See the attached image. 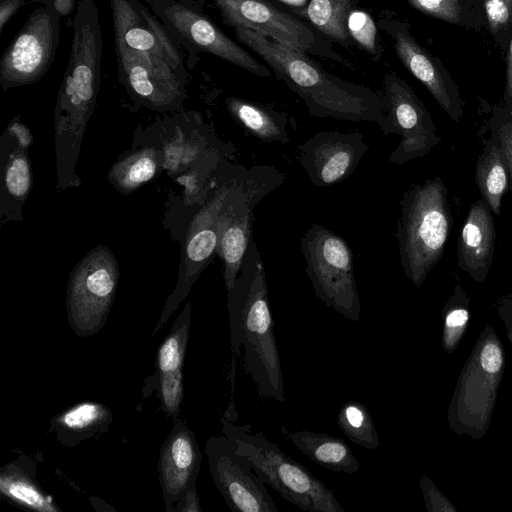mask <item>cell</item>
<instances>
[{
	"label": "cell",
	"mask_w": 512,
	"mask_h": 512,
	"mask_svg": "<svg viewBox=\"0 0 512 512\" xmlns=\"http://www.w3.org/2000/svg\"><path fill=\"white\" fill-rule=\"evenodd\" d=\"M116 53L121 81L143 105L167 110L181 104L185 97L184 74L149 54L119 46Z\"/></svg>",
	"instance_id": "14"
},
{
	"label": "cell",
	"mask_w": 512,
	"mask_h": 512,
	"mask_svg": "<svg viewBox=\"0 0 512 512\" xmlns=\"http://www.w3.org/2000/svg\"><path fill=\"white\" fill-rule=\"evenodd\" d=\"M119 279L111 250L103 245L90 250L72 270L67 289L68 319L79 336L96 333L105 323Z\"/></svg>",
	"instance_id": "7"
},
{
	"label": "cell",
	"mask_w": 512,
	"mask_h": 512,
	"mask_svg": "<svg viewBox=\"0 0 512 512\" xmlns=\"http://www.w3.org/2000/svg\"><path fill=\"white\" fill-rule=\"evenodd\" d=\"M389 134L400 137L388 161L401 165L428 155L441 141L431 114L408 83L393 71L384 75Z\"/></svg>",
	"instance_id": "9"
},
{
	"label": "cell",
	"mask_w": 512,
	"mask_h": 512,
	"mask_svg": "<svg viewBox=\"0 0 512 512\" xmlns=\"http://www.w3.org/2000/svg\"><path fill=\"white\" fill-rule=\"evenodd\" d=\"M379 24L392 38L394 50L405 68L425 86L442 110L459 123L464 114L460 90L442 61L417 42L409 23L384 17Z\"/></svg>",
	"instance_id": "12"
},
{
	"label": "cell",
	"mask_w": 512,
	"mask_h": 512,
	"mask_svg": "<svg viewBox=\"0 0 512 512\" xmlns=\"http://www.w3.org/2000/svg\"><path fill=\"white\" fill-rule=\"evenodd\" d=\"M206 452L216 487L234 512H278L265 482L227 436L209 439Z\"/></svg>",
	"instance_id": "11"
},
{
	"label": "cell",
	"mask_w": 512,
	"mask_h": 512,
	"mask_svg": "<svg viewBox=\"0 0 512 512\" xmlns=\"http://www.w3.org/2000/svg\"><path fill=\"white\" fill-rule=\"evenodd\" d=\"M25 3V0H1L0 1V34L5 25Z\"/></svg>",
	"instance_id": "37"
},
{
	"label": "cell",
	"mask_w": 512,
	"mask_h": 512,
	"mask_svg": "<svg viewBox=\"0 0 512 512\" xmlns=\"http://www.w3.org/2000/svg\"><path fill=\"white\" fill-rule=\"evenodd\" d=\"M300 248L315 295L346 319L358 321L361 303L349 244L328 228L312 224L301 238Z\"/></svg>",
	"instance_id": "6"
},
{
	"label": "cell",
	"mask_w": 512,
	"mask_h": 512,
	"mask_svg": "<svg viewBox=\"0 0 512 512\" xmlns=\"http://www.w3.org/2000/svg\"><path fill=\"white\" fill-rule=\"evenodd\" d=\"M159 163L160 156L155 149H141L115 163L109 171V179L119 190L129 193L152 179Z\"/></svg>",
	"instance_id": "24"
},
{
	"label": "cell",
	"mask_w": 512,
	"mask_h": 512,
	"mask_svg": "<svg viewBox=\"0 0 512 512\" xmlns=\"http://www.w3.org/2000/svg\"><path fill=\"white\" fill-rule=\"evenodd\" d=\"M160 397L168 413L178 412L183 398L181 369L160 374Z\"/></svg>",
	"instance_id": "34"
},
{
	"label": "cell",
	"mask_w": 512,
	"mask_h": 512,
	"mask_svg": "<svg viewBox=\"0 0 512 512\" xmlns=\"http://www.w3.org/2000/svg\"><path fill=\"white\" fill-rule=\"evenodd\" d=\"M108 414V409L99 403L83 402L64 412L58 423L69 430H84L102 423Z\"/></svg>",
	"instance_id": "31"
},
{
	"label": "cell",
	"mask_w": 512,
	"mask_h": 512,
	"mask_svg": "<svg viewBox=\"0 0 512 512\" xmlns=\"http://www.w3.org/2000/svg\"><path fill=\"white\" fill-rule=\"evenodd\" d=\"M200 461L201 453L192 432L184 425L175 427L163 447L159 464L167 504L181 500L195 484Z\"/></svg>",
	"instance_id": "19"
},
{
	"label": "cell",
	"mask_w": 512,
	"mask_h": 512,
	"mask_svg": "<svg viewBox=\"0 0 512 512\" xmlns=\"http://www.w3.org/2000/svg\"><path fill=\"white\" fill-rule=\"evenodd\" d=\"M240 42L256 52L316 117L374 122L389 134L383 95L329 74L305 53L259 32L236 27Z\"/></svg>",
	"instance_id": "1"
},
{
	"label": "cell",
	"mask_w": 512,
	"mask_h": 512,
	"mask_svg": "<svg viewBox=\"0 0 512 512\" xmlns=\"http://www.w3.org/2000/svg\"><path fill=\"white\" fill-rule=\"evenodd\" d=\"M0 490L13 502L28 509L40 512L59 511L52 498L17 469L2 472Z\"/></svg>",
	"instance_id": "26"
},
{
	"label": "cell",
	"mask_w": 512,
	"mask_h": 512,
	"mask_svg": "<svg viewBox=\"0 0 512 512\" xmlns=\"http://www.w3.org/2000/svg\"><path fill=\"white\" fill-rule=\"evenodd\" d=\"M237 167L238 165L232 166V169L227 171L208 201L193 218L186 237L176 288L169 296L154 332L168 320L180 302L187 296L194 282L217 252L218 217Z\"/></svg>",
	"instance_id": "10"
},
{
	"label": "cell",
	"mask_w": 512,
	"mask_h": 512,
	"mask_svg": "<svg viewBox=\"0 0 512 512\" xmlns=\"http://www.w3.org/2000/svg\"><path fill=\"white\" fill-rule=\"evenodd\" d=\"M347 29L353 39L371 55L377 54L376 26L371 16L361 10H351L347 18Z\"/></svg>",
	"instance_id": "33"
},
{
	"label": "cell",
	"mask_w": 512,
	"mask_h": 512,
	"mask_svg": "<svg viewBox=\"0 0 512 512\" xmlns=\"http://www.w3.org/2000/svg\"><path fill=\"white\" fill-rule=\"evenodd\" d=\"M110 3L116 46L160 58L184 74L178 50L139 0H110Z\"/></svg>",
	"instance_id": "17"
},
{
	"label": "cell",
	"mask_w": 512,
	"mask_h": 512,
	"mask_svg": "<svg viewBox=\"0 0 512 512\" xmlns=\"http://www.w3.org/2000/svg\"><path fill=\"white\" fill-rule=\"evenodd\" d=\"M281 433L306 457L320 466L347 474H355L360 469L358 459L341 438L312 431L291 432L286 426L281 427Z\"/></svg>",
	"instance_id": "20"
},
{
	"label": "cell",
	"mask_w": 512,
	"mask_h": 512,
	"mask_svg": "<svg viewBox=\"0 0 512 512\" xmlns=\"http://www.w3.org/2000/svg\"><path fill=\"white\" fill-rule=\"evenodd\" d=\"M488 129L501 146L512 187V112L503 105L497 106L488 121Z\"/></svg>",
	"instance_id": "32"
},
{
	"label": "cell",
	"mask_w": 512,
	"mask_h": 512,
	"mask_svg": "<svg viewBox=\"0 0 512 512\" xmlns=\"http://www.w3.org/2000/svg\"><path fill=\"white\" fill-rule=\"evenodd\" d=\"M76 0H51L50 6L59 16H68L75 7Z\"/></svg>",
	"instance_id": "40"
},
{
	"label": "cell",
	"mask_w": 512,
	"mask_h": 512,
	"mask_svg": "<svg viewBox=\"0 0 512 512\" xmlns=\"http://www.w3.org/2000/svg\"><path fill=\"white\" fill-rule=\"evenodd\" d=\"M496 231L492 211L481 198L474 202L457 243V264L476 281L485 279L493 263Z\"/></svg>",
	"instance_id": "18"
},
{
	"label": "cell",
	"mask_w": 512,
	"mask_h": 512,
	"mask_svg": "<svg viewBox=\"0 0 512 512\" xmlns=\"http://www.w3.org/2000/svg\"><path fill=\"white\" fill-rule=\"evenodd\" d=\"M502 105L512 112V38L506 50L505 84Z\"/></svg>",
	"instance_id": "36"
},
{
	"label": "cell",
	"mask_w": 512,
	"mask_h": 512,
	"mask_svg": "<svg viewBox=\"0 0 512 512\" xmlns=\"http://www.w3.org/2000/svg\"><path fill=\"white\" fill-rule=\"evenodd\" d=\"M230 26L271 37L303 53H321L315 34L266 0H213Z\"/></svg>",
	"instance_id": "16"
},
{
	"label": "cell",
	"mask_w": 512,
	"mask_h": 512,
	"mask_svg": "<svg viewBox=\"0 0 512 512\" xmlns=\"http://www.w3.org/2000/svg\"><path fill=\"white\" fill-rule=\"evenodd\" d=\"M230 339L233 352L232 387L235 357L244 347V369L264 400L285 402L284 380L268 300L265 267L255 241L245 253L234 287L227 292Z\"/></svg>",
	"instance_id": "2"
},
{
	"label": "cell",
	"mask_w": 512,
	"mask_h": 512,
	"mask_svg": "<svg viewBox=\"0 0 512 512\" xmlns=\"http://www.w3.org/2000/svg\"><path fill=\"white\" fill-rule=\"evenodd\" d=\"M191 304L185 309L172 326L170 333L158 351V369L161 373L182 368L190 326Z\"/></svg>",
	"instance_id": "28"
},
{
	"label": "cell",
	"mask_w": 512,
	"mask_h": 512,
	"mask_svg": "<svg viewBox=\"0 0 512 512\" xmlns=\"http://www.w3.org/2000/svg\"><path fill=\"white\" fill-rule=\"evenodd\" d=\"M8 133L14 137L17 144L23 149L27 148L32 143V136L29 130L19 122L11 123L7 129Z\"/></svg>",
	"instance_id": "38"
},
{
	"label": "cell",
	"mask_w": 512,
	"mask_h": 512,
	"mask_svg": "<svg viewBox=\"0 0 512 512\" xmlns=\"http://www.w3.org/2000/svg\"><path fill=\"white\" fill-rule=\"evenodd\" d=\"M337 422L353 443L370 450L379 446V436L372 415L361 402H346L338 413Z\"/></svg>",
	"instance_id": "27"
},
{
	"label": "cell",
	"mask_w": 512,
	"mask_h": 512,
	"mask_svg": "<svg viewBox=\"0 0 512 512\" xmlns=\"http://www.w3.org/2000/svg\"><path fill=\"white\" fill-rule=\"evenodd\" d=\"M353 0H310L306 17L322 33L342 43L349 42L347 18Z\"/></svg>",
	"instance_id": "25"
},
{
	"label": "cell",
	"mask_w": 512,
	"mask_h": 512,
	"mask_svg": "<svg viewBox=\"0 0 512 512\" xmlns=\"http://www.w3.org/2000/svg\"><path fill=\"white\" fill-rule=\"evenodd\" d=\"M486 30L500 50L512 38V0H481Z\"/></svg>",
	"instance_id": "30"
},
{
	"label": "cell",
	"mask_w": 512,
	"mask_h": 512,
	"mask_svg": "<svg viewBox=\"0 0 512 512\" xmlns=\"http://www.w3.org/2000/svg\"><path fill=\"white\" fill-rule=\"evenodd\" d=\"M231 402L222 419L223 433L234 443L238 453L246 457L266 485L302 510L309 512H345L331 489L307 468L285 454L262 432L250 424L238 425Z\"/></svg>",
	"instance_id": "4"
},
{
	"label": "cell",
	"mask_w": 512,
	"mask_h": 512,
	"mask_svg": "<svg viewBox=\"0 0 512 512\" xmlns=\"http://www.w3.org/2000/svg\"><path fill=\"white\" fill-rule=\"evenodd\" d=\"M32 185L31 166L27 154L21 146H17L9 155L4 170L3 189L6 195L15 202H23L27 198Z\"/></svg>",
	"instance_id": "29"
},
{
	"label": "cell",
	"mask_w": 512,
	"mask_h": 512,
	"mask_svg": "<svg viewBox=\"0 0 512 512\" xmlns=\"http://www.w3.org/2000/svg\"><path fill=\"white\" fill-rule=\"evenodd\" d=\"M177 35L194 48L211 53L260 77L269 70L228 38L202 14L171 0H147Z\"/></svg>",
	"instance_id": "15"
},
{
	"label": "cell",
	"mask_w": 512,
	"mask_h": 512,
	"mask_svg": "<svg viewBox=\"0 0 512 512\" xmlns=\"http://www.w3.org/2000/svg\"><path fill=\"white\" fill-rule=\"evenodd\" d=\"M184 502V506L179 510L184 512H200L199 499L196 493L195 484L188 488L185 495L181 499Z\"/></svg>",
	"instance_id": "39"
},
{
	"label": "cell",
	"mask_w": 512,
	"mask_h": 512,
	"mask_svg": "<svg viewBox=\"0 0 512 512\" xmlns=\"http://www.w3.org/2000/svg\"><path fill=\"white\" fill-rule=\"evenodd\" d=\"M468 321V312L459 308L451 311L446 316L444 330V344L447 349H451L457 343L458 339L464 332Z\"/></svg>",
	"instance_id": "35"
},
{
	"label": "cell",
	"mask_w": 512,
	"mask_h": 512,
	"mask_svg": "<svg viewBox=\"0 0 512 512\" xmlns=\"http://www.w3.org/2000/svg\"><path fill=\"white\" fill-rule=\"evenodd\" d=\"M397 225L400 264L405 276L420 287L442 258L452 216L448 191L440 177L412 184L400 201Z\"/></svg>",
	"instance_id": "3"
},
{
	"label": "cell",
	"mask_w": 512,
	"mask_h": 512,
	"mask_svg": "<svg viewBox=\"0 0 512 512\" xmlns=\"http://www.w3.org/2000/svg\"><path fill=\"white\" fill-rule=\"evenodd\" d=\"M59 15L48 5L32 11L0 61L5 91L39 81L50 68L59 40Z\"/></svg>",
	"instance_id": "8"
},
{
	"label": "cell",
	"mask_w": 512,
	"mask_h": 512,
	"mask_svg": "<svg viewBox=\"0 0 512 512\" xmlns=\"http://www.w3.org/2000/svg\"><path fill=\"white\" fill-rule=\"evenodd\" d=\"M359 131H320L297 147V160L311 183L327 187L347 179L368 151Z\"/></svg>",
	"instance_id": "13"
},
{
	"label": "cell",
	"mask_w": 512,
	"mask_h": 512,
	"mask_svg": "<svg viewBox=\"0 0 512 512\" xmlns=\"http://www.w3.org/2000/svg\"><path fill=\"white\" fill-rule=\"evenodd\" d=\"M285 174L270 165L237 167L218 217L217 253L223 261L227 292L234 287L252 240L253 210L272 191L285 182Z\"/></svg>",
	"instance_id": "5"
},
{
	"label": "cell",
	"mask_w": 512,
	"mask_h": 512,
	"mask_svg": "<svg viewBox=\"0 0 512 512\" xmlns=\"http://www.w3.org/2000/svg\"><path fill=\"white\" fill-rule=\"evenodd\" d=\"M227 110L250 134L263 142L288 143L287 118L284 114L253 101L229 97Z\"/></svg>",
	"instance_id": "22"
},
{
	"label": "cell",
	"mask_w": 512,
	"mask_h": 512,
	"mask_svg": "<svg viewBox=\"0 0 512 512\" xmlns=\"http://www.w3.org/2000/svg\"><path fill=\"white\" fill-rule=\"evenodd\" d=\"M475 181L482 199L492 213L498 216L509 185V175L501 146L492 134L483 141L476 161Z\"/></svg>",
	"instance_id": "21"
},
{
	"label": "cell",
	"mask_w": 512,
	"mask_h": 512,
	"mask_svg": "<svg viewBox=\"0 0 512 512\" xmlns=\"http://www.w3.org/2000/svg\"><path fill=\"white\" fill-rule=\"evenodd\" d=\"M421 13L468 30L483 31L481 0H406Z\"/></svg>",
	"instance_id": "23"
}]
</instances>
